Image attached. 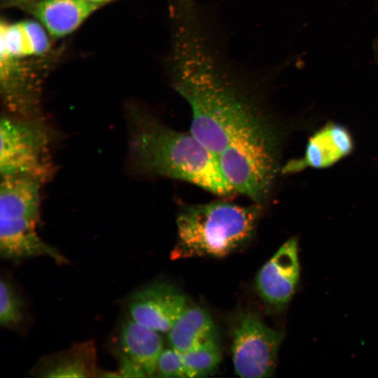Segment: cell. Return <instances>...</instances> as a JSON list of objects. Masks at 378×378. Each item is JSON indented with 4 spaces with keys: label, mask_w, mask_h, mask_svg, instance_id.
<instances>
[{
    "label": "cell",
    "mask_w": 378,
    "mask_h": 378,
    "mask_svg": "<svg viewBox=\"0 0 378 378\" xmlns=\"http://www.w3.org/2000/svg\"><path fill=\"white\" fill-rule=\"evenodd\" d=\"M172 59L174 88L191 111L190 132L216 157L234 192L262 204L278 169L276 127L190 25L176 29Z\"/></svg>",
    "instance_id": "6da1fadb"
},
{
    "label": "cell",
    "mask_w": 378,
    "mask_h": 378,
    "mask_svg": "<svg viewBox=\"0 0 378 378\" xmlns=\"http://www.w3.org/2000/svg\"><path fill=\"white\" fill-rule=\"evenodd\" d=\"M127 117L135 171L184 181L218 196L235 192L216 157L190 132L176 131L141 111L133 110Z\"/></svg>",
    "instance_id": "7a4b0ae2"
},
{
    "label": "cell",
    "mask_w": 378,
    "mask_h": 378,
    "mask_svg": "<svg viewBox=\"0 0 378 378\" xmlns=\"http://www.w3.org/2000/svg\"><path fill=\"white\" fill-rule=\"evenodd\" d=\"M261 212L258 203L246 206L223 200L185 207L176 218L171 259L230 255L252 238Z\"/></svg>",
    "instance_id": "3957f363"
},
{
    "label": "cell",
    "mask_w": 378,
    "mask_h": 378,
    "mask_svg": "<svg viewBox=\"0 0 378 378\" xmlns=\"http://www.w3.org/2000/svg\"><path fill=\"white\" fill-rule=\"evenodd\" d=\"M1 176H24L47 182L54 173L53 132L42 115H3L0 124Z\"/></svg>",
    "instance_id": "277c9868"
},
{
    "label": "cell",
    "mask_w": 378,
    "mask_h": 378,
    "mask_svg": "<svg viewBox=\"0 0 378 378\" xmlns=\"http://www.w3.org/2000/svg\"><path fill=\"white\" fill-rule=\"evenodd\" d=\"M232 358L237 375L268 377L274 372L284 333L268 327L255 313L241 312L232 328Z\"/></svg>",
    "instance_id": "5b68a950"
},
{
    "label": "cell",
    "mask_w": 378,
    "mask_h": 378,
    "mask_svg": "<svg viewBox=\"0 0 378 378\" xmlns=\"http://www.w3.org/2000/svg\"><path fill=\"white\" fill-rule=\"evenodd\" d=\"M186 307L185 295L167 282H155L133 294L128 309L134 321L159 332H168Z\"/></svg>",
    "instance_id": "8992f818"
},
{
    "label": "cell",
    "mask_w": 378,
    "mask_h": 378,
    "mask_svg": "<svg viewBox=\"0 0 378 378\" xmlns=\"http://www.w3.org/2000/svg\"><path fill=\"white\" fill-rule=\"evenodd\" d=\"M300 279L298 244L290 238L259 270L255 284L259 295L270 305L285 307Z\"/></svg>",
    "instance_id": "52a82bcc"
},
{
    "label": "cell",
    "mask_w": 378,
    "mask_h": 378,
    "mask_svg": "<svg viewBox=\"0 0 378 378\" xmlns=\"http://www.w3.org/2000/svg\"><path fill=\"white\" fill-rule=\"evenodd\" d=\"M353 150L354 141L348 130L341 125L329 123L309 139L304 157L289 161L281 172L291 174L307 167L326 168L348 156Z\"/></svg>",
    "instance_id": "ba28073f"
},
{
    "label": "cell",
    "mask_w": 378,
    "mask_h": 378,
    "mask_svg": "<svg viewBox=\"0 0 378 378\" xmlns=\"http://www.w3.org/2000/svg\"><path fill=\"white\" fill-rule=\"evenodd\" d=\"M38 221L24 218H0V255L1 258L22 259L48 256L57 263L67 262L57 248L43 241L37 234Z\"/></svg>",
    "instance_id": "9c48e42d"
},
{
    "label": "cell",
    "mask_w": 378,
    "mask_h": 378,
    "mask_svg": "<svg viewBox=\"0 0 378 378\" xmlns=\"http://www.w3.org/2000/svg\"><path fill=\"white\" fill-rule=\"evenodd\" d=\"M99 6L89 0H42L34 14L51 36L62 37L77 29Z\"/></svg>",
    "instance_id": "30bf717a"
},
{
    "label": "cell",
    "mask_w": 378,
    "mask_h": 378,
    "mask_svg": "<svg viewBox=\"0 0 378 378\" xmlns=\"http://www.w3.org/2000/svg\"><path fill=\"white\" fill-rule=\"evenodd\" d=\"M158 332L132 318L124 321L120 330L122 351L141 368L147 377L156 372L158 359L162 351V340Z\"/></svg>",
    "instance_id": "8fae6325"
},
{
    "label": "cell",
    "mask_w": 378,
    "mask_h": 378,
    "mask_svg": "<svg viewBox=\"0 0 378 378\" xmlns=\"http://www.w3.org/2000/svg\"><path fill=\"white\" fill-rule=\"evenodd\" d=\"M37 372L46 377H89L97 374L96 349L93 342L73 345L41 361Z\"/></svg>",
    "instance_id": "7c38bea8"
},
{
    "label": "cell",
    "mask_w": 378,
    "mask_h": 378,
    "mask_svg": "<svg viewBox=\"0 0 378 378\" xmlns=\"http://www.w3.org/2000/svg\"><path fill=\"white\" fill-rule=\"evenodd\" d=\"M216 337L211 316L199 306H186L168 331L172 347L180 353L188 351Z\"/></svg>",
    "instance_id": "4fadbf2b"
},
{
    "label": "cell",
    "mask_w": 378,
    "mask_h": 378,
    "mask_svg": "<svg viewBox=\"0 0 378 378\" xmlns=\"http://www.w3.org/2000/svg\"><path fill=\"white\" fill-rule=\"evenodd\" d=\"M187 377H203L213 372L221 360V351L214 337L192 349L181 353Z\"/></svg>",
    "instance_id": "5bb4252c"
},
{
    "label": "cell",
    "mask_w": 378,
    "mask_h": 378,
    "mask_svg": "<svg viewBox=\"0 0 378 378\" xmlns=\"http://www.w3.org/2000/svg\"><path fill=\"white\" fill-rule=\"evenodd\" d=\"M1 64L8 63L11 59L31 55L27 40L21 23L1 22Z\"/></svg>",
    "instance_id": "9a60e30c"
},
{
    "label": "cell",
    "mask_w": 378,
    "mask_h": 378,
    "mask_svg": "<svg viewBox=\"0 0 378 378\" xmlns=\"http://www.w3.org/2000/svg\"><path fill=\"white\" fill-rule=\"evenodd\" d=\"M22 301L10 283L0 281V324L6 328H15L24 318Z\"/></svg>",
    "instance_id": "2e32d148"
},
{
    "label": "cell",
    "mask_w": 378,
    "mask_h": 378,
    "mask_svg": "<svg viewBox=\"0 0 378 378\" xmlns=\"http://www.w3.org/2000/svg\"><path fill=\"white\" fill-rule=\"evenodd\" d=\"M156 372L161 377H187L181 354L173 349H166L160 353Z\"/></svg>",
    "instance_id": "e0dca14e"
},
{
    "label": "cell",
    "mask_w": 378,
    "mask_h": 378,
    "mask_svg": "<svg viewBox=\"0 0 378 378\" xmlns=\"http://www.w3.org/2000/svg\"><path fill=\"white\" fill-rule=\"evenodd\" d=\"M29 45L31 55L44 52L48 48V40L45 30L36 22H20Z\"/></svg>",
    "instance_id": "ac0fdd59"
},
{
    "label": "cell",
    "mask_w": 378,
    "mask_h": 378,
    "mask_svg": "<svg viewBox=\"0 0 378 378\" xmlns=\"http://www.w3.org/2000/svg\"><path fill=\"white\" fill-rule=\"evenodd\" d=\"M119 374L123 377H147L144 371L122 351L119 354Z\"/></svg>",
    "instance_id": "d6986e66"
},
{
    "label": "cell",
    "mask_w": 378,
    "mask_h": 378,
    "mask_svg": "<svg viewBox=\"0 0 378 378\" xmlns=\"http://www.w3.org/2000/svg\"><path fill=\"white\" fill-rule=\"evenodd\" d=\"M89 1L101 5V4L102 3H105L111 0H89Z\"/></svg>",
    "instance_id": "ffe728a7"
}]
</instances>
